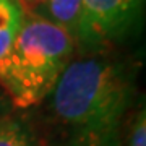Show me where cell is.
Here are the masks:
<instances>
[{"label": "cell", "mask_w": 146, "mask_h": 146, "mask_svg": "<svg viewBox=\"0 0 146 146\" xmlns=\"http://www.w3.org/2000/svg\"><path fill=\"white\" fill-rule=\"evenodd\" d=\"M135 70L123 58L93 54L72 60L42 106L50 146H122Z\"/></svg>", "instance_id": "cell-1"}, {"label": "cell", "mask_w": 146, "mask_h": 146, "mask_svg": "<svg viewBox=\"0 0 146 146\" xmlns=\"http://www.w3.org/2000/svg\"><path fill=\"white\" fill-rule=\"evenodd\" d=\"M75 47L63 28L23 11L15 41L0 58V86L10 106L29 109L41 104L72 62Z\"/></svg>", "instance_id": "cell-2"}, {"label": "cell", "mask_w": 146, "mask_h": 146, "mask_svg": "<svg viewBox=\"0 0 146 146\" xmlns=\"http://www.w3.org/2000/svg\"><path fill=\"white\" fill-rule=\"evenodd\" d=\"M145 5L138 0H81L75 42L81 54H107L141 26Z\"/></svg>", "instance_id": "cell-3"}, {"label": "cell", "mask_w": 146, "mask_h": 146, "mask_svg": "<svg viewBox=\"0 0 146 146\" xmlns=\"http://www.w3.org/2000/svg\"><path fill=\"white\" fill-rule=\"evenodd\" d=\"M23 11H29L63 28L76 37L81 15V0H18Z\"/></svg>", "instance_id": "cell-4"}, {"label": "cell", "mask_w": 146, "mask_h": 146, "mask_svg": "<svg viewBox=\"0 0 146 146\" xmlns=\"http://www.w3.org/2000/svg\"><path fill=\"white\" fill-rule=\"evenodd\" d=\"M23 20V8L18 0H0V58L15 41Z\"/></svg>", "instance_id": "cell-5"}, {"label": "cell", "mask_w": 146, "mask_h": 146, "mask_svg": "<svg viewBox=\"0 0 146 146\" xmlns=\"http://www.w3.org/2000/svg\"><path fill=\"white\" fill-rule=\"evenodd\" d=\"M0 146H41V143L23 119L5 115L0 120Z\"/></svg>", "instance_id": "cell-6"}, {"label": "cell", "mask_w": 146, "mask_h": 146, "mask_svg": "<svg viewBox=\"0 0 146 146\" xmlns=\"http://www.w3.org/2000/svg\"><path fill=\"white\" fill-rule=\"evenodd\" d=\"M125 146H146V110L141 101L125 131Z\"/></svg>", "instance_id": "cell-7"}, {"label": "cell", "mask_w": 146, "mask_h": 146, "mask_svg": "<svg viewBox=\"0 0 146 146\" xmlns=\"http://www.w3.org/2000/svg\"><path fill=\"white\" fill-rule=\"evenodd\" d=\"M10 109H11V106L8 104V99H7L5 96L0 94V119L5 117V115H8V110Z\"/></svg>", "instance_id": "cell-8"}, {"label": "cell", "mask_w": 146, "mask_h": 146, "mask_svg": "<svg viewBox=\"0 0 146 146\" xmlns=\"http://www.w3.org/2000/svg\"><path fill=\"white\" fill-rule=\"evenodd\" d=\"M138 2H140V3H143V5H145V0H138Z\"/></svg>", "instance_id": "cell-9"}, {"label": "cell", "mask_w": 146, "mask_h": 146, "mask_svg": "<svg viewBox=\"0 0 146 146\" xmlns=\"http://www.w3.org/2000/svg\"><path fill=\"white\" fill-rule=\"evenodd\" d=\"M2 119H3V117H2ZM2 119H0V120H2Z\"/></svg>", "instance_id": "cell-10"}]
</instances>
